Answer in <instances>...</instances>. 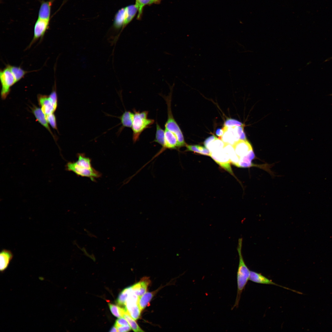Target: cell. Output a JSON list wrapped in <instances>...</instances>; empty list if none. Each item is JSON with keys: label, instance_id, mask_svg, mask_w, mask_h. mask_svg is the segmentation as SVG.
Returning <instances> with one entry per match:
<instances>
[{"label": "cell", "instance_id": "obj_1", "mask_svg": "<svg viewBox=\"0 0 332 332\" xmlns=\"http://www.w3.org/2000/svg\"><path fill=\"white\" fill-rule=\"evenodd\" d=\"M77 156L78 158L77 161L67 163L65 166L67 171L72 172L79 176L89 178L94 182L96 181V179L101 176V173L92 166L91 159L86 156L83 153H78Z\"/></svg>", "mask_w": 332, "mask_h": 332}, {"label": "cell", "instance_id": "obj_2", "mask_svg": "<svg viewBox=\"0 0 332 332\" xmlns=\"http://www.w3.org/2000/svg\"><path fill=\"white\" fill-rule=\"evenodd\" d=\"M242 238H239L237 247L239 256V263L237 274V293L235 301L232 310L235 307H238L241 294L249 280L250 275V271L245 264L242 254Z\"/></svg>", "mask_w": 332, "mask_h": 332}, {"label": "cell", "instance_id": "obj_3", "mask_svg": "<svg viewBox=\"0 0 332 332\" xmlns=\"http://www.w3.org/2000/svg\"><path fill=\"white\" fill-rule=\"evenodd\" d=\"M233 146L239 158V167L249 168L256 166L252 163V160L255 158L252 147L247 140H239Z\"/></svg>", "mask_w": 332, "mask_h": 332}, {"label": "cell", "instance_id": "obj_4", "mask_svg": "<svg viewBox=\"0 0 332 332\" xmlns=\"http://www.w3.org/2000/svg\"><path fill=\"white\" fill-rule=\"evenodd\" d=\"M174 84L170 86V92L167 96L162 97L165 99L167 107V120L164 125L165 129L173 132L177 137L178 141V148L186 146L184 137L181 130L175 121L171 110V102L172 90Z\"/></svg>", "mask_w": 332, "mask_h": 332}, {"label": "cell", "instance_id": "obj_5", "mask_svg": "<svg viewBox=\"0 0 332 332\" xmlns=\"http://www.w3.org/2000/svg\"><path fill=\"white\" fill-rule=\"evenodd\" d=\"M134 116L132 128V140L133 143L139 140L142 132L147 128H150L154 124V120L148 118V112L144 111L141 112L133 109Z\"/></svg>", "mask_w": 332, "mask_h": 332}, {"label": "cell", "instance_id": "obj_6", "mask_svg": "<svg viewBox=\"0 0 332 332\" xmlns=\"http://www.w3.org/2000/svg\"><path fill=\"white\" fill-rule=\"evenodd\" d=\"M243 126L228 127L224 126L222 128L223 133L222 136L219 138L226 144L232 145L239 140H246L243 131Z\"/></svg>", "mask_w": 332, "mask_h": 332}, {"label": "cell", "instance_id": "obj_7", "mask_svg": "<svg viewBox=\"0 0 332 332\" xmlns=\"http://www.w3.org/2000/svg\"><path fill=\"white\" fill-rule=\"evenodd\" d=\"M0 80L2 86L1 97L2 99H5L10 93L11 87L17 83L9 65L3 69L1 70Z\"/></svg>", "mask_w": 332, "mask_h": 332}, {"label": "cell", "instance_id": "obj_8", "mask_svg": "<svg viewBox=\"0 0 332 332\" xmlns=\"http://www.w3.org/2000/svg\"><path fill=\"white\" fill-rule=\"evenodd\" d=\"M211 158L221 167L233 175L231 165V161L228 154L223 148L210 152Z\"/></svg>", "mask_w": 332, "mask_h": 332}, {"label": "cell", "instance_id": "obj_9", "mask_svg": "<svg viewBox=\"0 0 332 332\" xmlns=\"http://www.w3.org/2000/svg\"><path fill=\"white\" fill-rule=\"evenodd\" d=\"M50 20L38 18L34 24L33 38L30 46L39 38L42 39L44 37L49 27Z\"/></svg>", "mask_w": 332, "mask_h": 332}, {"label": "cell", "instance_id": "obj_10", "mask_svg": "<svg viewBox=\"0 0 332 332\" xmlns=\"http://www.w3.org/2000/svg\"><path fill=\"white\" fill-rule=\"evenodd\" d=\"M38 100L41 109L45 116L53 113L57 107L53 104L49 96L39 94Z\"/></svg>", "mask_w": 332, "mask_h": 332}, {"label": "cell", "instance_id": "obj_11", "mask_svg": "<svg viewBox=\"0 0 332 332\" xmlns=\"http://www.w3.org/2000/svg\"><path fill=\"white\" fill-rule=\"evenodd\" d=\"M249 280L253 282L264 284L272 285L279 286L292 291L299 294H302L299 292L297 291L287 287L281 286L273 282L271 280L262 275L261 273H258L252 271H250Z\"/></svg>", "mask_w": 332, "mask_h": 332}, {"label": "cell", "instance_id": "obj_12", "mask_svg": "<svg viewBox=\"0 0 332 332\" xmlns=\"http://www.w3.org/2000/svg\"><path fill=\"white\" fill-rule=\"evenodd\" d=\"M178 148V141L176 136L172 132L165 130V144L158 153L160 154L166 149H176Z\"/></svg>", "mask_w": 332, "mask_h": 332}, {"label": "cell", "instance_id": "obj_13", "mask_svg": "<svg viewBox=\"0 0 332 332\" xmlns=\"http://www.w3.org/2000/svg\"><path fill=\"white\" fill-rule=\"evenodd\" d=\"M125 307L127 312L134 320H136L139 318L141 311L139 306L138 302L127 299Z\"/></svg>", "mask_w": 332, "mask_h": 332}, {"label": "cell", "instance_id": "obj_14", "mask_svg": "<svg viewBox=\"0 0 332 332\" xmlns=\"http://www.w3.org/2000/svg\"><path fill=\"white\" fill-rule=\"evenodd\" d=\"M54 0L45 1L42 0L41 2L38 18L46 20H50L52 6Z\"/></svg>", "mask_w": 332, "mask_h": 332}, {"label": "cell", "instance_id": "obj_15", "mask_svg": "<svg viewBox=\"0 0 332 332\" xmlns=\"http://www.w3.org/2000/svg\"><path fill=\"white\" fill-rule=\"evenodd\" d=\"M124 8V21L121 32L117 37V39L124 29L133 19L137 12V9L135 4L129 5Z\"/></svg>", "mask_w": 332, "mask_h": 332}, {"label": "cell", "instance_id": "obj_16", "mask_svg": "<svg viewBox=\"0 0 332 332\" xmlns=\"http://www.w3.org/2000/svg\"><path fill=\"white\" fill-rule=\"evenodd\" d=\"M31 109L37 121L50 132L55 139L54 136L48 124L45 115L41 109L35 105H33Z\"/></svg>", "mask_w": 332, "mask_h": 332}, {"label": "cell", "instance_id": "obj_17", "mask_svg": "<svg viewBox=\"0 0 332 332\" xmlns=\"http://www.w3.org/2000/svg\"><path fill=\"white\" fill-rule=\"evenodd\" d=\"M13 255L9 250L3 249L0 253V269L1 271H4L8 267L13 258Z\"/></svg>", "mask_w": 332, "mask_h": 332}, {"label": "cell", "instance_id": "obj_18", "mask_svg": "<svg viewBox=\"0 0 332 332\" xmlns=\"http://www.w3.org/2000/svg\"><path fill=\"white\" fill-rule=\"evenodd\" d=\"M162 0H135V5L137 9L138 14L137 19H141L143 13L144 8L147 5H151L153 4H158L160 3Z\"/></svg>", "mask_w": 332, "mask_h": 332}, {"label": "cell", "instance_id": "obj_19", "mask_svg": "<svg viewBox=\"0 0 332 332\" xmlns=\"http://www.w3.org/2000/svg\"><path fill=\"white\" fill-rule=\"evenodd\" d=\"M223 150L228 154L231 163L236 166L239 167V158L235 152L233 145L228 144L224 143Z\"/></svg>", "mask_w": 332, "mask_h": 332}, {"label": "cell", "instance_id": "obj_20", "mask_svg": "<svg viewBox=\"0 0 332 332\" xmlns=\"http://www.w3.org/2000/svg\"><path fill=\"white\" fill-rule=\"evenodd\" d=\"M133 116L134 113L130 111H126L121 116L118 117L120 119L121 124H122L121 128L122 129L124 127L132 128Z\"/></svg>", "mask_w": 332, "mask_h": 332}, {"label": "cell", "instance_id": "obj_21", "mask_svg": "<svg viewBox=\"0 0 332 332\" xmlns=\"http://www.w3.org/2000/svg\"><path fill=\"white\" fill-rule=\"evenodd\" d=\"M156 291L152 292H147L139 297V305L141 311L147 306Z\"/></svg>", "mask_w": 332, "mask_h": 332}, {"label": "cell", "instance_id": "obj_22", "mask_svg": "<svg viewBox=\"0 0 332 332\" xmlns=\"http://www.w3.org/2000/svg\"><path fill=\"white\" fill-rule=\"evenodd\" d=\"M186 151H192L201 154L210 156V152L206 147L200 145H190L186 144Z\"/></svg>", "mask_w": 332, "mask_h": 332}, {"label": "cell", "instance_id": "obj_23", "mask_svg": "<svg viewBox=\"0 0 332 332\" xmlns=\"http://www.w3.org/2000/svg\"><path fill=\"white\" fill-rule=\"evenodd\" d=\"M156 131L155 139L152 142L157 143L163 147L165 144V130H164L156 121Z\"/></svg>", "mask_w": 332, "mask_h": 332}, {"label": "cell", "instance_id": "obj_24", "mask_svg": "<svg viewBox=\"0 0 332 332\" xmlns=\"http://www.w3.org/2000/svg\"><path fill=\"white\" fill-rule=\"evenodd\" d=\"M132 291L131 286L124 289L118 296L117 300V304L120 306H125L128 297Z\"/></svg>", "mask_w": 332, "mask_h": 332}, {"label": "cell", "instance_id": "obj_25", "mask_svg": "<svg viewBox=\"0 0 332 332\" xmlns=\"http://www.w3.org/2000/svg\"><path fill=\"white\" fill-rule=\"evenodd\" d=\"M224 143L223 141L217 138L211 142L206 147L210 151V152L223 148Z\"/></svg>", "mask_w": 332, "mask_h": 332}, {"label": "cell", "instance_id": "obj_26", "mask_svg": "<svg viewBox=\"0 0 332 332\" xmlns=\"http://www.w3.org/2000/svg\"><path fill=\"white\" fill-rule=\"evenodd\" d=\"M10 69L14 75L17 82L22 78L27 72L24 70L20 67L11 65H9Z\"/></svg>", "mask_w": 332, "mask_h": 332}, {"label": "cell", "instance_id": "obj_27", "mask_svg": "<svg viewBox=\"0 0 332 332\" xmlns=\"http://www.w3.org/2000/svg\"><path fill=\"white\" fill-rule=\"evenodd\" d=\"M109 306L111 313L116 317L120 318L123 317V314L126 311L125 308H121L116 305L109 303Z\"/></svg>", "mask_w": 332, "mask_h": 332}, {"label": "cell", "instance_id": "obj_28", "mask_svg": "<svg viewBox=\"0 0 332 332\" xmlns=\"http://www.w3.org/2000/svg\"><path fill=\"white\" fill-rule=\"evenodd\" d=\"M128 322L132 329L135 332H143L133 318L127 312L126 310L123 315Z\"/></svg>", "mask_w": 332, "mask_h": 332}, {"label": "cell", "instance_id": "obj_29", "mask_svg": "<svg viewBox=\"0 0 332 332\" xmlns=\"http://www.w3.org/2000/svg\"><path fill=\"white\" fill-rule=\"evenodd\" d=\"M150 281L149 279L147 277L142 278L140 281L139 297L142 295L146 293L148 286L150 283Z\"/></svg>", "mask_w": 332, "mask_h": 332}, {"label": "cell", "instance_id": "obj_30", "mask_svg": "<svg viewBox=\"0 0 332 332\" xmlns=\"http://www.w3.org/2000/svg\"><path fill=\"white\" fill-rule=\"evenodd\" d=\"M46 120L52 127L55 129L57 130L56 119L53 113L45 116Z\"/></svg>", "mask_w": 332, "mask_h": 332}, {"label": "cell", "instance_id": "obj_31", "mask_svg": "<svg viewBox=\"0 0 332 332\" xmlns=\"http://www.w3.org/2000/svg\"><path fill=\"white\" fill-rule=\"evenodd\" d=\"M224 126L231 127L234 126H243V124L240 121L231 118H228L224 122Z\"/></svg>", "mask_w": 332, "mask_h": 332}, {"label": "cell", "instance_id": "obj_32", "mask_svg": "<svg viewBox=\"0 0 332 332\" xmlns=\"http://www.w3.org/2000/svg\"><path fill=\"white\" fill-rule=\"evenodd\" d=\"M129 325L127 321L124 317H122L116 321L115 326L117 327Z\"/></svg>", "mask_w": 332, "mask_h": 332}, {"label": "cell", "instance_id": "obj_33", "mask_svg": "<svg viewBox=\"0 0 332 332\" xmlns=\"http://www.w3.org/2000/svg\"><path fill=\"white\" fill-rule=\"evenodd\" d=\"M49 96L54 105L57 107V98L56 90L54 89Z\"/></svg>", "mask_w": 332, "mask_h": 332}, {"label": "cell", "instance_id": "obj_34", "mask_svg": "<svg viewBox=\"0 0 332 332\" xmlns=\"http://www.w3.org/2000/svg\"><path fill=\"white\" fill-rule=\"evenodd\" d=\"M217 137L214 135L211 136L207 138L204 142V144L206 147L211 142L216 139Z\"/></svg>", "mask_w": 332, "mask_h": 332}, {"label": "cell", "instance_id": "obj_35", "mask_svg": "<svg viewBox=\"0 0 332 332\" xmlns=\"http://www.w3.org/2000/svg\"><path fill=\"white\" fill-rule=\"evenodd\" d=\"M117 328L118 332H128L131 329L130 325L118 327Z\"/></svg>", "mask_w": 332, "mask_h": 332}, {"label": "cell", "instance_id": "obj_36", "mask_svg": "<svg viewBox=\"0 0 332 332\" xmlns=\"http://www.w3.org/2000/svg\"><path fill=\"white\" fill-rule=\"evenodd\" d=\"M223 133V128H218L216 131V134L219 136V138L221 137Z\"/></svg>", "mask_w": 332, "mask_h": 332}, {"label": "cell", "instance_id": "obj_37", "mask_svg": "<svg viewBox=\"0 0 332 332\" xmlns=\"http://www.w3.org/2000/svg\"><path fill=\"white\" fill-rule=\"evenodd\" d=\"M110 332H117L118 331L117 327L115 326H113L109 331Z\"/></svg>", "mask_w": 332, "mask_h": 332}]
</instances>
